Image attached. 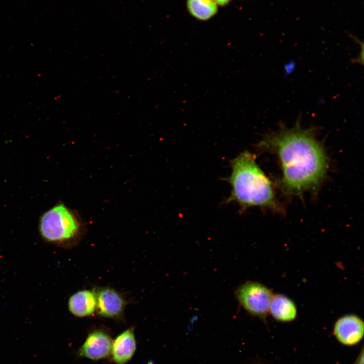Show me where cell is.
I'll list each match as a JSON object with an SVG mask.
<instances>
[{"label": "cell", "instance_id": "5b68a950", "mask_svg": "<svg viewBox=\"0 0 364 364\" xmlns=\"http://www.w3.org/2000/svg\"><path fill=\"white\" fill-rule=\"evenodd\" d=\"M364 334V323L359 316L348 314L335 323L333 334L336 340L346 346H353L360 342Z\"/></svg>", "mask_w": 364, "mask_h": 364}, {"label": "cell", "instance_id": "9c48e42d", "mask_svg": "<svg viewBox=\"0 0 364 364\" xmlns=\"http://www.w3.org/2000/svg\"><path fill=\"white\" fill-rule=\"evenodd\" d=\"M95 291L83 290L73 294L69 299L68 308L74 315L82 317L92 315L96 309Z\"/></svg>", "mask_w": 364, "mask_h": 364}, {"label": "cell", "instance_id": "7a4b0ae2", "mask_svg": "<svg viewBox=\"0 0 364 364\" xmlns=\"http://www.w3.org/2000/svg\"><path fill=\"white\" fill-rule=\"evenodd\" d=\"M232 171L225 178L231 187L226 202H235L243 212L258 207L283 213V206L276 196L272 181L256 161V157L248 151L241 152L230 162Z\"/></svg>", "mask_w": 364, "mask_h": 364}, {"label": "cell", "instance_id": "52a82bcc", "mask_svg": "<svg viewBox=\"0 0 364 364\" xmlns=\"http://www.w3.org/2000/svg\"><path fill=\"white\" fill-rule=\"evenodd\" d=\"M96 310L103 317L117 318L120 317L125 307V301L116 290L111 288H102L95 292Z\"/></svg>", "mask_w": 364, "mask_h": 364}, {"label": "cell", "instance_id": "277c9868", "mask_svg": "<svg viewBox=\"0 0 364 364\" xmlns=\"http://www.w3.org/2000/svg\"><path fill=\"white\" fill-rule=\"evenodd\" d=\"M235 295L239 303L248 313L265 319L274 296L269 289L259 283L247 282L236 290Z\"/></svg>", "mask_w": 364, "mask_h": 364}, {"label": "cell", "instance_id": "7c38bea8", "mask_svg": "<svg viewBox=\"0 0 364 364\" xmlns=\"http://www.w3.org/2000/svg\"><path fill=\"white\" fill-rule=\"evenodd\" d=\"M353 364H363V348L362 347L360 351L357 355Z\"/></svg>", "mask_w": 364, "mask_h": 364}, {"label": "cell", "instance_id": "8fae6325", "mask_svg": "<svg viewBox=\"0 0 364 364\" xmlns=\"http://www.w3.org/2000/svg\"><path fill=\"white\" fill-rule=\"evenodd\" d=\"M187 5L190 14L201 20L209 19L217 12L213 0H187Z\"/></svg>", "mask_w": 364, "mask_h": 364}, {"label": "cell", "instance_id": "6da1fadb", "mask_svg": "<svg viewBox=\"0 0 364 364\" xmlns=\"http://www.w3.org/2000/svg\"><path fill=\"white\" fill-rule=\"evenodd\" d=\"M300 117L292 127L279 124L256 145L259 150L277 156L282 172L280 186L289 196L316 191L326 178L329 167L327 155L317 136V129L304 127Z\"/></svg>", "mask_w": 364, "mask_h": 364}, {"label": "cell", "instance_id": "4fadbf2b", "mask_svg": "<svg viewBox=\"0 0 364 364\" xmlns=\"http://www.w3.org/2000/svg\"><path fill=\"white\" fill-rule=\"evenodd\" d=\"M215 3L219 6H224L228 4L231 0H213Z\"/></svg>", "mask_w": 364, "mask_h": 364}, {"label": "cell", "instance_id": "30bf717a", "mask_svg": "<svg viewBox=\"0 0 364 364\" xmlns=\"http://www.w3.org/2000/svg\"><path fill=\"white\" fill-rule=\"evenodd\" d=\"M269 312L275 319L280 322H290L297 315L296 305L292 300L281 294L274 295Z\"/></svg>", "mask_w": 364, "mask_h": 364}, {"label": "cell", "instance_id": "8992f818", "mask_svg": "<svg viewBox=\"0 0 364 364\" xmlns=\"http://www.w3.org/2000/svg\"><path fill=\"white\" fill-rule=\"evenodd\" d=\"M112 342L106 332L94 331L89 334L79 349V355L94 360L106 358L111 354Z\"/></svg>", "mask_w": 364, "mask_h": 364}, {"label": "cell", "instance_id": "ba28073f", "mask_svg": "<svg viewBox=\"0 0 364 364\" xmlns=\"http://www.w3.org/2000/svg\"><path fill=\"white\" fill-rule=\"evenodd\" d=\"M136 350V341L133 328L118 335L112 342L111 354L117 364H125L133 356Z\"/></svg>", "mask_w": 364, "mask_h": 364}, {"label": "cell", "instance_id": "3957f363", "mask_svg": "<svg viewBox=\"0 0 364 364\" xmlns=\"http://www.w3.org/2000/svg\"><path fill=\"white\" fill-rule=\"evenodd\" d=\"M39 231L47 241L61 244L76 239L81 234V225L73 211L60 204L43 214Z\"/></svg>", "mask_w": 364, "mask_h": 364}]
</instances>
